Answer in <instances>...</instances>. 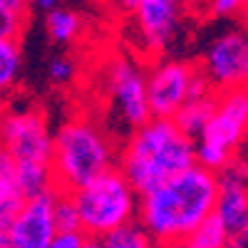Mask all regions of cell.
I'll return each instance as SVG.
<instances>
[{
    "label": "cell",
    "mask_w": 248,
    "mask_h": 248,
    "mask_svg": "<svg viewBox=\"0 0 248 248\" xmlns=\"http://www.w3.org/2000/svg\"><path fill=\"white\" fill-rule=\"evenodd\" d=\"M189 0H139L132 10V45L144 60L169 52L181 32Z\"/></svg>",
    "instance_id": "9"
},
{
    "label": "cell",
    "mask_w": 248,
    "mask_h": 248,
    "mask_svg": "<svg viewBox=\"0 0 248 248\" xmlns=\"http://www.w3.org/2000/svg\"><path fill=\"white\" fill-rule=\"evenodd\" d=\"M119 141L107 122L92 114H75L55 129L52 176L57 191H77L92 179L117 169Z\"/></svg>",
    "instance_id": "3"
},
{
    "label": "cell",
    "mask_w": 248,
    "mask_h": 248,
    "mask_svg": "<svg viewBox=\"0 0 248 248\" xmlns=\"http://www.w3.org/2000/svg\"><path fill=\"white\" fill-rule=\"evenodd\" d=\"M72 199L79 214V229L99 241L119 226L137 221L141 196L119 169H109L72 191Z\"/></svg>",
    "instance_id": "5"
},
{
    "label": "cell",
    "mask_w": 248,
    "mask_h": 248,
    "mask_svg": "<svg viewBox=\"0 0 248 248\" xmlns=\"http://www.w3.org/2000/svg\"><path fill=\"white\" fill-rule=\"evenodd\" d=\"M216 218L223 223L233 248L248 246V164L238 156L223 171H218Z\"/></svg>",
    "instance_id": "11"
},
{
    "label": "cell",
    "mask_w": 248,
    "mask_h": 248,
    "mask_svg": "<svg viewBox=\"0 0 248 248\" xmlns=\"http://www.w3.org/2000/svg\"><path fill=\"white\" fill-rule=\"evenodd\" d=\"M181 246L184 248H226V246H231V241H229V233H226L223 223L214 214V216L206 218Z\"/></svg>",
    "instance_id": "17"
},
{
    "label": "cell",
    "mask_w": 248,
    "mask_h": 248,
    "mask_svg": "<svg viewBox=\"0 0 248 248\" xmlns=\"http://www.w3.org/2000/svg\"><path fill=\"white\" fill-rule=\"evenodd\" d=\"M77 75H79V65H77V60L70 57V55H55L47 62V77L57 87L72 85V82L77 79Z\"/></svg>",
    "instance_id": "18"
},
{
    "label": "cell",
    "mask_w": 248,
    "mask_h": 248,
    "mask_svg": "<svg viewBox=\"0 0 248 248\" xmlns=\"http://www.w3.org/2000/svg\"><path fill=\"white\" fill-rule=\"evenodd\" d=\"M0 8L13 10V13H17V15H28L30 0H0Z\"/></svg>",
    "instance_id": "24"
},
{
    "label": "cell",
    "mask_w": 248,
    "mask_h": 248,
    "mask_svg": "<svg viewBox=\"0 0 248 248\" xmlns=\"http://www.w3.org/2000/svg\"><path fill=\"white\" fill-rule=\"evenodd\" d=\"M23 72V47L17 37L0 35V105H5L15 92Z\"/></svg>",
    "instance_id": "13"
},
{
    "label": "cell",
    "mask_w": 248,
    "mask_h": 248,
    "mask_svg": "<svg viewBox=\"0 0 248 248\" xmlns=\"http://www.w3.org/2000/svg\"><path fill=\"white\" fill-rule=\"evenodd\" d=\"M226 248H233V246H226Z\"/></svg>",
    "instance_id": "29"
},
{
    "label": "cell",
    "mask_w": 248,
    "mask_h": 248,
    "mask_svg": "<svg viewBox=\"0 0 248 248\" xmlns=\"http://www.w3.org/2000/svg\"><path fill=\"white\" fill-rule=\"evenodd\" d=\"M55 196L57 189L45 191L40 196L25 199L23 209L10 226L13 248H50L57 233L55 223Z\"/></svg>",
    "instance_id": "12"
},
{
    "label": "cell",
    "mask_w": 248,
    "mask_h": 248,
    "mask_svg": "<svg viewBox=\"0 0 248 248\" xmlns=\"http://www.w3.org/2000/svg\"><path fill=\"white\" fill-rule=\"evenodd\" d=\"M147 92H149L152 117L174 119L184 105H189L194 97L214 92V87L203 77L199 62L164 55V57L149 60Z\"/></svg>",
    "instance_id": "7"
},
{
    "label": "cell",
    "mask_w": 248,
    "mask_h": 248,
    "mask_svg": "<svg viewBox=\"0 0 248 248\" xmlns=\"http://www.w3.org/2000/svg\"><path fill=\"white\" fill-rule=\"evenodd\" d=\"M218 184V171L194 164L156 189L141 194L137 221L159 246L184 243L206 218L214 216Z\"/></svg>",
    "instance_id": "1"
},
{
    "label": "cell",
    "mask_w": 248,
    "mask_h": 248,
    "mask_svg": "<svg viewBox=\"0 0 248 248\" xmlns=\"http://www.w3.org/2000/svg\"><path fill=\"white\" fill-rule=\"evenodd\" d=\"M0 248H13V243H10V229H0Z\"/></svg>",
    "instance_id": "26"
},
{
    "label": "cell",
    "mask_w": 248,
    "mask_h": 248,
    "mask_svg": "<svg viewBox=\"0 0 248 248\" xmlns=\"http://www.w3.org/2000/svg\"><path fill=\"white\" fill-rule=\"evenodd\" d=\"M87 243H90V236L82 229H77V231H57L50 248H87Z\"/></svg>",
    "instance_id": "22"
},
{
    "label": "cell",
    "mask_w": 248,
    "mask_h": 248,
    "mask_svg": "<svg viewBox=\"0 0 248 248\" xmlns=\"http://www.w3.org/2000/svg\"><path fill=\"white\" fill-rule=\"evenodd\" d=\"M246 15H248V5H246Z\"/></svg>",
    "instance_id": "28"
},
{
    "label": "cell",
    "mask_w": 248,
    "mask_h": 248,
    "mask_svg": "<svg viewBox=\"0 0 248 248\" xmlns=\"http://www.w3.org/2000/svg\"><path fill=\"white\" fill-rule=\"evenodd\" d=\"M55 134L45 112L32 105H0V147L17 167H52Z\"/></svg>",
    "instance_id": "8"
},
{
    "label": "cell",
    "mask_w": 248,
    "mask_h": 248,
    "mask_svg": "<svg viewBox=\"0 0 248 248\" xmlns=\"http://www.w3.org/2000/svg\"><path fill=\"white\" fill-rule=\"evenodd\" d=\"M107 3V8L112 10V13H117V15H124V17H129L132 15V10L137 8V3L139 0H105Z\"/></svg>",
    "instance_id": "23"
},
{
    "label": "cell",
    "mask_w": 248,
    "mask_h": 248,
    "mask_svg": "<svg viewBox=\"0 0 248 248\" xmlns=\"http://www.w3.org/2000/svg\"><path fill=\"white\" fill-rule=\"evenodd\" d=\"M194 164L196 141L179 127L176 119L152 117L122 139L117 169L141 196Z\"/></svg>",
    "instance_id": "2"
},
{
    "label": "cell",
    "mask_w": 248,
    "mask_h": 248,
    "mask_svg": "<svg viewBox=\"0 0 248 248\" xmlns=\"http://www.w3.org/2000/svg\"><path fill=\"white\" fill-rule=\"evenodd\" d=\"M246 5L248 0H203V8L211 17H221V20H233L238 15H246Z\"/></svg>",
    "instance_id": "20"
},
{
    "label": "cell",
    "mask_w": 248,
    "mask_h": 248,
    "mask_svg": "<svg viewBox=\"0 0 248 248\" xmlns=\"http://www.w3.org/2000/svg\"><path fill=\"white\" fill-rule=\"evenodd\" d=\"M147 67L149 60L134 50H114L97 67V97L102 112L107 114V127L117 137L122 134V139L152 119Z\"/></svg>",
    "instance_id": "4"
},
{
    "label": "cell",
    "mask_w": 248,
    "mask_h": 248,
    "mask_svg": "<svg viewBox=\"0 0 248 248\" xmlns=\"http://www.w3.org/2000/svg\"><path fill=\"white\" fill-rule=\"evenodd\" d=\"M25 23H28V15H17L13 10H5L0 8V35L5 37H20L25 30Z\"/></svg>",
    "instance_id": "21"
},
{
    "label": "cell",
    "mask_w": 248,
    "mask_h": 248,
    "mask_svg": "<svg viewBox=\"0 0 248 248\" xmlns=\"http://www.w3.org/2000/svg\"><path fill=\"white\" fill-rule=\"evenodd\" d=\"M45 32L55 45H75L77 40L85 32V23H82V15L77 10L70 8H55L45 15Z\"/></svg>",
    "instance_id": "14"
},
{
    "label": "cell",
    "mask_w": 248,
    "mask_h": 248,
    "mask_svg": "<svg viewBox=\"0 0 248 248\" xmlns=\"http://www.w3.org/2000/svg\"><path fill=\"white\" fill-rule=\"evenodd\" d=\"M30 8H35L37 13H43V15H47L50 10L60 8V0H30Z\"/></svg>",
    "instance_id": "25"
},
{
    "label": "cell",
    "mask_w": 248,
    "mask_h": 248,
    "mask_svg": "<svg viewBox=\"0 0 248 248\" xmlns=\"http://www.w3.org/2000/svg\"><path fill=\"white\" fill-rule=\"evenodd\" d=\"M199 65L214 92L248 90V28L218 32L206 45Z\"/></svg>",
    "instance_id": "10"
},
{
    "label": "cell",
    "mask_w": 248,
    "mask_h": 248,
    "mask_svg": "<svg viewBox=\"0 0 248 248\" xmlns=\"http://www.w3.org/2000/svg\"><path fill=\"white\" fill-rule=\"evenodd\" d=\"M99 246L102 248H161L139 221L114 229L105 238H99Z\"/></svg>",
    "instance_id": "16"
},
{
    "label": "cell",
    "mask_w": 248,
    "mask_h": 248,
    "mask_svg": "<svg viewBox=\"0 0 248 248\" xmlns=\"http://www.w3.org/2000/svg\"><path fill=\"white\" fill-rule=\"evenodd\" d=\"M248 139V90L218 92L216 109L196 137V164L214 171H223L241 156Z\"/></svg>",
    "instance_id": "6"
},
{
    "label": "cell",
    "mask_w": 248,
    "mask_h": 248,
    "mask_svg": "<svg viewBox=\"0 0 248 248\" xmlns=\"http://www.w3.org/2000/svg\"><path fill=\"white\" fill-rule=\"evenodd\" d=\"M55 223L57 231H77L79 229V214L72 194L67 191H57L55 196Z\"/></svg>",
    "instance_id": "19"
},
{
    "label": "cell",
    "mask_w": 248,
    "mask_h": 248,
    "mask_svg": "<svg viewBox=\"0 0 248 248\" xmlns=\"http://www.w3.org/2000/svg\"><path fill=\"white\" fill-rule=\"evenodd\" d=\"M216 99H218V92H206V94H201V97H194L189 105H184L181 112L174 117L176 124H179V127L189 134L194 141H196V137L203 132L206 124H209V119H211V114H214V109H216Z\"/></svg>",
    "instance_id": "15"
},
{
    "label": "cell",
    "mask_w": 248,
    "mask_h": 248,
    "mask_svg": "<svg viewBox=\"0 0 248 248\" xmlns=\"http://www.w3.org/2000/svg\"><path fill=\"white\" fill-rule=\"evenodd\" d=\"M87 248H102V246H99V241H94V238H90V243H87Z\"/></svg>",
    "instance_id": "27"
}]
</instances>
